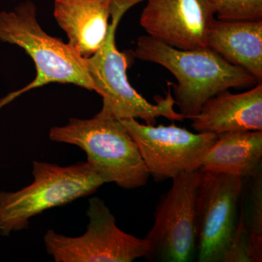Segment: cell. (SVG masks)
Wrapping results in <instances>:
<instances>
[{"label": "cell", "mask_w": 262, "mask_h": 262, "mask_svg": "<svg viewBox=\"0 0 262 262\" xmlns=\"http://www.w3.org/2000/svg\"><path fill=\"white\" fill-rule=\"evenodd\" d=\"M0 41L23 48L35 64V79L23 89L7 96L5 105L26 91L51 83L74 84L95 91L87 60L70 43L45 32L37 18V8L24 2L11 11L0 12Z\"/></svg>", "instance_id": "3"}, {"label": "cell", "mask_w": 262, "mask_h": 262, "mask_svg": "<svg viewBox=\"0 0 262 262\" xmlns=\"http://www.w3.org/2000/svg\"><path fill=\"white\" fill-rule=\"evenodd\" d=\"M53 15L67 34L69 43L88 58L107 36L111 0H54Z\"/></svg>", "instance_id": "12"}, {"label": "cell", "mask_w": 262, "mask_h": 262, "mask_svg": "<svg viewBox=\"0 0 262 262\" xmlns=\"http://www.w3.org/2000/svg\"><path fill=\"white\" fill-rule=\"evenodd\" d=\"M134 56L165 67L177 80L173 86L175 104L185 119L201 111L210 98L231 88L250 87L259 83L241 67L231 64L209 48L179 50L141 36Z\"/></svg>", "instance_id": "1"}, {"label": "cell", "mask_w": 262, "mask_h": 262, "mask_svg": "<svg viewBox=\"0 0 262 262\" xmlns=\"http://www.w3.org/2000/svg\"><path fill=\"white\" fill-rule=\"evenodd\" d=\"M196 133L217 135L234 131L262 130V84L242 94L228 90L210 98L193 117Z\"/></svg>", "instance_id": "11"}, {"label": "cell", "mask_w": 262, "mask_h": 262, "mask_svg": "<svg viewBox=\"0 0 262 262\" xmlns=\"http://www.w3.org/2000/svg\"><path fill=\"white\" fill-rule=\"evenodd\" d=\"M87 230L79 237H69L49 229L44 236L48 255L56 262H132L145 257L146 238L124 232L101 198L89 201Z\"/></svg>", "instance_id": "6"}, {"label": "cell", "mask_w": 262, "mask_h": 262, "mask_svg": "<svg viewBox=\"0 0 262 262\" xmlns=\"http://www.w3.org/2000/svg\"><path fill=\"white\" fill-rule=\"evenodd\" d=\"M248 187L246 204L239 214L244 221L251 238L253 262L262 261V171L248 179Z\"/></svg>", "instance_id": "15"}, {"label": "cell", "mask_w": 262, "mask_h": 262, "mask_svg": "<svg viewBox=\"0 0 262 262\" xmlns=\"http://www.w3.org/2000/svg\"><path fill=\"white\" fill-rule=\"evenodd\" d=\"M125 13L111 8L112 22L107 36L99 49L86 58L95 91L103 98L101 110L120 120L141 119L146 125H155L159 117L183 121L185 118L174 110L175 100L170 91L166 97L160 98L153 104L139 94L127 80V59L115 43L117 26Z\"/></svg>", "instance_id": "5"}, {"label": "cell", "mask_w": 262, "mask_h": 262, "mask_svg": "<svg viewBox=\"0 0 262 262\" xmlns=\"http://www.w3.org/2000/svg\"><path fill=\"white\" fill-rule=\"evenodd\" d=\"M140 24L150 37L179 50L207 47L215 10L208 0H146Z\"/></svg>", "instance_id": "10"}, {"label": "cell", "mask_w": 262, "mask_h": 262, "mask_svg": "<svg viewBox=\"0 0 262 262\" xmlns=\"http://www.w3.org/2000/svg\"><path fill=\"white\" fill-rule=\"evenodd\" d=\"M207 47L262 80V20H213Z\"/></svg>", "instance_id": "13"}, {"label": "cell", "mask_w": 262, "mask_h": 262, "mask_svg": "<svg viewBox=\"0 0 262 262\" xmlns=\"http://www.w3.org/2000/svg\"><path fill=\"white\" fill-rule=\"evenodd\" d=\"M261 158L262 130L225 133L207 150L200 170L248 179L261 170Z\"/></svg>", "instance_id": "14"}, {"label": "cell", "mask_w": 262, "mask_h": 262, "mask_svg": "<svg viewBox=\"0 0 262 262\" xmlns=\"http://www.w3.org/2000/svg\"><path fill=\"white\" fill-rule=\"evenodd\" d=\"M201 170L179 176L157 206L153 227L145 238L149 261L196 260V199Z\"/></svg>", "instance_id": "7"}, {"label": "cell", "mask_w": 262, "mask_h": 262, "mask_svg": "<svg viewBox=\"0 0 262 262\" xmlns=\"http://www.w3.org/2000/svg\"><path fill=\"white\" fill-rule=\"evenodd\" d=\"M244 180L237 176L202 172L196 199L195 261H225L238 222Z\"/></svg>", "instance_id": "8"}, {"label": "cell", "mask_w": 262, "mask_h": 262, "mask_svg": "<svg viewBox=\"0 0 262 262\" xmlns=\"http://www.w3.org/2000/svg\"><path fill=\"white\" fill-rule=\"evenodd\" d=\"M121 121L137 144L146 170L157 182L200 170L207 150L218 138L215 134H194L173 123L155 126L136 119Z\"/></svg>", "instance_id": "9"}, {"label": "cell", "mask_w": 262, "mask_h": 262, "mask_svg": "<svg viewBox=\"0 0 262 262\" xmlns=\"http://www.w3.org/2000/svg\"><path fill=\"white\" fill-rule=\"evenodd\" d=\"M219 20H261L262 0H208Z\"/></svg>", "instance_id": "16"}, {"label": "cell", "mask_w": 262, "mask_h": 262, "mask_svg": "<svg viewBox=\"0 0 262 262\" xmlns=\"http://www.w3.org/2000/svg\"><path fill=\"white\" fill-rule=\"evenodd\" d=\"M49 138L83 150L104 184L115 183L127 190L147 184L150 175L135 141L121 120L104 110L91 119L72 118L64 126L53 127Z\"/></svg>", "instance_id": "2"}, {"label": "cell", "mask_w": 262, "mask_h": 262, "mask_svg": "<svg viewBox=\"0 0 262 262\" xmlns=\"http://www.w3.org/2000/svg\"><path fill=\"white\" fill-rule=\"evenodd\" d=\"M224 262H253L249 232L239 214L237 227Z\"/></svg>", "instance_id": "17"}, {"label": "cell", "mask_w": 262, "mask_h": 262, "mask_svg": "<svg viewBox=\"0 0 262 262\" xmlns=\"http://www.w3.org/2000/svg\"><path fill=\"white\" fill-rule=\"evenodd\" d=\"M34 182L14 192H0V234L28 228L29 220L51 208L94 194L104 183L87 162L60 166L34 161Z\"/></svg>", "instance_id": "4"}]
</instances>
